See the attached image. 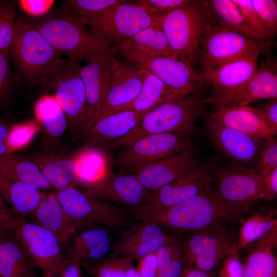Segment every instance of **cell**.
<instances>
[{
	"instance_id": "cell-1",
	"label": "cell",
	"mask_w": 277,
	"mask_h": 277,
	"mask_svg": "<svg viewBox=\"0 0 277 277\" xmlns=\"http://www.w3.org/2000/svg\"><path fill=\"white\" fill-rule=\"evenodd\" d=\"M251 207L229 204L210 186L193 197L175 206L160 210L135 209L132 216L141 221L154 222L174 232L228 228L238 223Z\"/></svg>"
},
{
	"instance_id": "cell-2",
	"label": "cell",
	"mask_w": 277,
	"mask_h": 277,
	"mask_svg": "<svg viewBox=\"0 0 277 277\" xmlns=\"http://www.w3.org/2000/svg\"><path fill=\"white\" fill-rule=\"evenodd\" d=\"M205 103L197 95L181 96L151 109L128 134L110 145L120 148L141 137L157 133H174L186 136L197 132L196 122Z\"/></svg>"
},
{
	"instance_id": "cell-3",
	"label": "cell",
	"mask_w": 277,
	"mask_h": 277,
	"mask_svg": "<svg viewBox=\"0 0 277 277\" xmlns=\"http://www.w3.org/2000/svg\"><path fill=\"white\" fill-rule=\"evenodd\" d=\"M61 56L81 63L93 55L114 52L84 25L57 12L38 20L28 19Z\"/></svg>"
},
{
	"instance_id": "cell-4",
	"label": "cell",
	"mask_w": 277,
	"mask_h": 277,
	"mask_svg": "<svg viewBox=\"0 0 277 277\" xmlns=\"http://www.w3.org/2000/svg\"><path fill=\"white\" fill-rule=\"evenodd\" d=\"M209 19L207 1H192L183 7L157 14L155 20L176 58L192 66Z\"/></svg>"
},
{
	"instance_id": "cell-5",
	"label": "cell",
	"mask_w": 277,
	"mask_h": 277,
	"mask_svg": "<svg viewBox=\"0 0 277 277\" xmlns=\"http://www.w3.org/2000/svg\"><path fill=\"white\" fill-rule=\"evenodd\" d=\"M55 194L68 218L80 230L103 226L126 229L135 224L125 208L82 192L74 186L57 190Z\"/></svg>"
},
{
	"instance_id": "cell-6",
	"label": "cell",
	"mask_w": 277,
	"mask_h": 277,
	"mask_svg": "<svg viewBox=\"0 0 277 277\" xmlns=\"http://www.w3.org/2000/svg\"><path fill=\"white\" fill-rule=\"evenodd\" d=\"M111 48L120 57L138 69L149 71L182 95H197L204 85L192 66L180 60L144 53L127 39Z\"/></svg>"
},
{
	"instance_id": "cell-7",
	"label": "cell",
	"mask_w": 277,
	"mask_h": 277,
	"mask_svg": "<svg viewBox=\"0 0 277 277\" xmlns=\"http://www.w3.org/2000/svg\"><path fill=\"white\" fill-rule=\"evenodd\" d=\"M80 64L59 58L42 73L38 83L53 96L71 121L87 122L86 94L81 74Z\"/></svg>"
},
{
	"instance_id": "cell-8",
	"label": "cell",
	"mask_w": 277,
	"mask_h": 277,
	"mask_svg": "<svg viewBox=\"0 0 277 277\" xmlns=\"http://www.w3.org/2000/svg\"><path fill=\"white\" fill-rule=\"evenodd\" d=\"M253 51L268 52V45L250 38L210 18L204 28L197 54L203 68L222 66Z\"/></svg>"
},
{
	"instance_id": "cell-9",
	"label": "cell",
	"mask_w": 277,
	"mask_h": 277,
	"mask_svg": "<svg viewBox=\"0 0 277 277\" xmlns=\"http://www.w3.org/2000/svg\"><path fill=\"white\" fill-rule=\"evenodd\" d=\"M157 15L136 1L124 0L82 25L112 47L151 25Z\"/></svg>"
},
{
	"instance_id": "cell-10",
	"label": "cell",
	"mask_w": 277,
	"mask_h": 277,
	"mask_svg": "<svg viewBox=\"0 0 277 277\" xmlns=\"http://www.w3.org/2000/svg\"><path fill=\"white\" fill-rule=\"evenodd\" d=\"M9 51L18 74L31 83H38L44 70L60 58L58 53L28 19L16 20Z\"/></svg>"
},
{
	"instance_id": "cell-11",
	"label": "cell",
	"mask_w": 277,
	"mask_h": 277,
	"mask_svg": "<svg viewBox=\"0 0 277 277\" xmlns=\"http://www.w3.org/2000/svg\"><path fill=\"white\" fill-rule=\"evenodd\" d=\"M9 232L44 274L59 275L68 259L52 232L19 215Z\"/></svg>"
},
{
	"instance_id": "cell-12",
	"label": "cell",
	"mask_w": 277,
	"mask_h": 277,
	"mask_svg": "<svg viewBox=\"0 0 277 277\" xmlns=\"http://www.w3.org/2000/svg\"><path fill=\"white\" fill-rule=\"evenodd\" d=\"M210 187L225 202L238 206L251 207L266 201L261 177L253 168L230 163L215 164Z\"/></svg>"
},
{
	"instance_id": "cell-13",
	"label": "cell",
	"mask_w": 277,
	"mask_h": 277,
	"mask_svg": "<svg viewBox=\"0 0 277 277\" xmlns=\"http://www.w3.org/2000/svg\"><path fill=\"white\" fill-rule=\"evenodd\" d=\"M238 233L228 228L189 233L183 243L186 265L206 271H215L227 256L238 252Z\"/></svg>"
},
{
	"instance_id": "cell-14",
	"label": "cell",
	"mask_w": 277,
	"mask_h": 277,
	"mask_svg": "<svg viewBox=\"0 0 277 277\" xmlns=\"http://www.w3.org/2000/svg\"><path fill=\"white\" fill-rule=\"evenodd\" d=\"M192 148L188 136L174 133L151 134L124 147L118 163L122 170L129 171Z\"/></svg>"
},
{
	"instance_id": "cell-15",
	"label": "cell",
	"mask_w": 277,
	"mask_h": 277,
	"mask_svg": "<svg viewBox=\"0 0 277 277\" xmlns=\"http://www.w3.org/2000/svg\"><path fill=\"white\" fill-rule=\"evenodd\" d=\"M215 164L213 160L201 163L177 180L153 191L151 200L136 209H163L193 197L210 186Z\"/></svg>"
},
{
	"instance_id": "cell-16",
	"label": "cell",
	"mask_w": 277,
	"mask_h": 277,
	"mask_svg": "<svg viewBox=\"0 0 277 277\" xmlns=\"http://www.w3.org/2000/svg\"><path fill=\"white\" fill-rule=\"evenodd\" d=\"M205 129L215 148L229 163L248 168L256 165L260 150V139L224 125L209 115Z\"/></svg>"
},
{
	"instance_id": "cell-17",
	"label": "cell",
	"mask_w": 277,
	"mask_h": 277,
	"mask_svg": "<svg viewBox=\"0 0 277 277\" xmlns=\"http://www.w3.org/2000/svg\"><path fill=\"white\" fill-rule=\"evenodd\" d=\"M143 82L142 71L118 55L112 69L108 90L100 113L94 122L125 110L136 98Z\"/></svg>"
},
{
	"instance_id": "cell-18",
	"label": "cell",
	"mask_w": 277,
	"mask_h": 277,
	"mask_svg": "<svg viewBox=\"0 0 277 277\" xmlns=\"http://www.w3.org/2000/svg\"><path fill=\"white\" fill-rule=\"evenodd\" d=\"M87 193L130 210L147 204L153 195V191L147 189L135 175L110 172L88 189Z\"/></svg>"
},
{
	"instance_id": "cell-19",
	"label": "cell",
	"mask_w": 277,
	"mask_h": 277,
	"mask_svg": "<svg viewBox=\"0 0 277 277\" xmlns=\"http://www.w3.org/2000/svg\"><path fill=\"white\" fill-rule=\"evenodd\" d=\"M260 51L248 52L222 66L203 68L199 72L203 85H210V96H222L235 91L247 83L258 72Z\"/></svg>"
},
{
	"instance_id": "cell-20",
	"label": "cell",
	"mask_w": 277,
	"mask_h": 277,
	"mask_svg": "<svg viewBox=\"0 0 277 277\" xmlns=\"http://www.w3.org/2000/svg\"><path fill=\"white\" fill-rule=\"evenodd\" d=\"M201 163L191 148L129 170L148 190L155 191L194 169Z\"/></svg>"
},
{
	"instance_id": "cell-21",
	"label": "cell",
	"mask_w": 277,
	"mask_h": 277,
	"mask_svg": "<svg viewBox=\"0 0 277 277\" xmlns=\"http://www.w3.org/2000/svg\"><path fill=\"white\" fill-rule=\"evenodd\" d=\"M118 55L112 53L92 56L87 64L81 66L80 74L87 99V123L89 127L99 115L108 90L111 71Z\"/></svg>"
},
{
	"instance_id": "cell-22",
	"label": "cell",
	"mask_w": 277,
	"mask_h": 277,
	"mask_svg": "<svg viewBox=\"0 0 277 277\" xmlns=\"http://www.w3.org/2000/svg\"><path fill=\"white\" fill-rule=\"evenodd\" d=\"M264 98H277L276 63L272 57L262 64L256 74L238 89L222 96H209L204 102L215 106H243Z\"/></svg>"
},
{
	"instance_id": "cell-23",
	"label": "cell",
	"mask_w": 277,
	"mask_h": 277,
	"mask_svg": "<svg viewBox=\"0 0 277 277\" xmlns=\"http://www.w3.org/2000/svg\"><path fill=\"white\" fill-rule=\"evenodd\" d=\"M175 236L167 234L161 225L143 221L126 229L113 248L114 253L138 260L153 252Z\"/></svg>"
},
{
	"instance_id": "cell-24",
	"label": "cell",
	"mask_w": 277,
	"mask_h": 277,
	"mask_svg": "<svg viewBox=\"0 0 277 277\" xmlns=\"http://www.w3.org/2000/svg\"><path fill=\"white\" fill-rule=\"evenodd\" d=\"M111 246L108 230L102 227L81 229L71 238L64 249L65 257L86 270L107 256Z\"/></svg>"
},
{
	"instance_id": "cell-25",
	"label": "cell",
	"mask_w": 277,
	"mask_h": 277,
	"mask_svg": "<svg viewBox=\"0 0 277 277\" xmlns=\"http://www.w3.org/2000/svg\"><path fill=\"white\" fill-rule=\"evenodd\" d=\"M209 115L224 125L256 139H265L277 134L265 124L252 107L248 106L216 105Z\"/></svg>"
},
{
	"instance_id": "cell-26",
	"label": "cell",
	"mask_w": 277,
	"mask_h": 277,
	"mask_svg": "<svg viewBox=\"0 0 277 277\" xmlns=\"http://www.w3.org/2000/svg\"><path fill=\"white\" fill-rule=\"evenodd\" d=\"M30 218L56 236L63 252L72 236L80 230L65 213L55 193L45 195Z\"/></svg>"
},
{
	"instance_id": "cell-27",
	"label": "cell",
	"mask_w": 277,
	"mask_h": 277,
	"mask_svg": "<svg viewBox=\"0 0 277 277\" xmlns=\"http://www.w3.org/2000/svg\"><path fill=\"white\" fill-rule=\"evenodd\" d=\"M0 195L13 211L27 218L45 194L29 185L0 175Z\"/></svg>"
},
{
	"instance_id": "cell-28",
	"label": "cell",
	"mask_w": 277,
	"mask_h": 277,
	"mask_svg": "<svg viewBox=\"0 0 277 277\" xmlns=\"http://www.w3.org/2000/svg\"><path fill=\"white\" fill-rule=\"evenodd\" d=\"M36 267L9 232L0 241V277H37Z\"/></svg>"
},
{
	"instance_id": "cell-29",
	"label": "cell",
	"mask_w": 277,
	"mask_h": 277,
	"mask_svg": "<svg viewBox=\"0 0 277 277\" xmlns=\"http://www.w3.org/2000/svg\"><path fill=\"white\" fill-rule=\"evenodd\" d=\"M149 111L126 110L101 118L89 127V133L101 141L118 140L131 131Z\"/></svg>"
},
{
	"instance_id": "cell-30",
	"label": "cell",
	"mask_w": 277,
	"mask_h": 277,
	"mask_svg": "<svg viewBox=\"0 0 277 277\" xmlns=\"http://www.w3.org/2000/svg\"><path fill=\"white\" fill-rule=\"evenodd\" d=\"M0 175L39 190L51 188L39 166L26 159L11 154L0 156Z\"/></svg>"
},
{
	"instance_id": "cell-31",
	"label": "cell",
	"mask_w": 277,
	"mask_h": 277,
	"mask_svg": "<svg viewBox=\"0 0 277 277\" xmlns=\"http://www.w3.org/2000/svg\"><path fill=\"white\" fill-rule=\"evenodd\" d=\"M143 84L135 101L126 110L147 111L154 107L182 95L157 77L144 69Z\"/></svg>"
},
{
	"instance_id": "cell-32",
	"label": "cell",
	"mask_w": 277,
	"mask_h": 277,
	"mask_svg": "<svg viewBox=\"0 0 277 277\" xmlns=\"http://www.w3.org/2000/svg\"><path fill=\"white\" fill-rule=\"evenodd\" d=\"M207 5L213 21L227 26L250 38L262 41L232 0H210L207 1Z\"/></svg>"
},
{
	"instance_id": "cell-33",
	"label": "cell",
	"mask_w": 277,
	"mask_h": 277,
	"mask_svg": "<svg viewBox=\"0 0 277 277\" xmlns=\"http://www.w3.org/2000/svg\"><path fill=\"white\" fill-rule=\"evenodd\" d=\"M127 41L133 48L144 53L177 59L161 27L155 19L151 25Z\"/></svg>"
},
{
	"instance_id": "cell-34",
	"label": "cell",
	"mask_w": 277,
	"mask_h": 277,
	"mask_svg": "<svg viewBox=\"0 0 277 277\" xmlns=\"http://www.w3.org/2000/svg\"><path fill=\"white\" fill-rule=\"evenodd\" d=\"M36 120L50 135H62L67 127V117L52 95H45L39 98L34 107Z\"/></svg>"
},
{
	"instance_id": "cell-35",
	"label": "cell",
	"mask_w": 277,
	"mask_h": 277,
	"mask_svg": "<svg viewBox=\"0 0 277 277\" xmlns=\"http://www.w3.org/2000/svg\"><path fill=\"white\" fill-rule=\"evenodd\" d=\"M274 248L258 243L244 263V277H277V259Z\"/></svg>"
},
{
	"instance_id": "cell-36",
	"label": "cell",
	"mask_w": 277,
	"mask_h": 277,
	"mask_svg": "<svg viewBox=\"0 0 277 277\" xmlns=\"http://www.w3.org/2000/svg\"><path fill=\"white\" fill-rule=\"evenodd\" d=\"M277 220L271 214L256 213L244 221L238 233V251L258 242L274 229Z\"/></svg>"
},
{
	"instance_id": "cell-37",
	"label": "cell",
	"mask_w": 277,
	"mask_h": 277,
	"mask_svg": "<svg viewBox=\"0 0 277 277\" xmlns=\"http://www.w3.org/2000/svg\"><path fill=\"white\" fill-rule=\"evenodd\" d=\"M124 0H68L58 12L82 24Z\"/></svg>"
},
{
	"instance_id": "cell-38",
	"label": "cell",
	"mask_w": 277,
	"mask_h": 277,
	"mask_svg": "<svg viewBox=\"0 0 277 277\" xmlns=\"http://www.w3.org/2000/svg\"><path fill=\"white\" fill-rule=\"evenodd\" d=\"M159 265L158 277H179L185 266L183 243L175 237L155 252Z\"/></svg>"
},
{
	"instance_id": "cell-39",
	"label": "cell",
	"mask_w": 277,
	"mask_h": 277,
	"mask_svg": "<svg viewBox=\"0 0 277 277\" xmlns=\"http://www.w3.org/2000/svg\"><path fill=\"white\" fill-rule=\"evenodd\" d=\"M75 161L78 168L74 183H78L87 190L108 173L103 167L104 163L101 154L96 150H87Z\"/></svg>"
},
{
	"instance_id": "cell-40",
	"label": "cell",
	"mask_w": 277,
	"mask_h": 277,
	"mask_svg": "<svg viewBox=\"0 0 277 277\" xmlns=\"http://www.w3.org/2000/svg\"><path fill=\"white\" fill-rule=\"evenodd\" d=\"M39 168L50 187L60 190L73 186L78 167L75 160L59 159L48 161Z\"/></svg>"
},
{
	"instance_id": "cell-41",
	"label": "cell",
	"mask_w": 277,
	"mask_h": 277,
	"mask_svg": "<svg viewBox=\"0 0 277 277\" xmlns=\"http://www.w3.org/2000/svg\"><path fill=\"white\" fill-rule=\"evenodd\" d=\"M135 261L114 253L94 263L87 270L94 277H126Z\"/></svg>"
},
{
	"instance_id": "cell-42",
	"label": "cell",
	"mask_w": 277,
	"mask_h": 277,
	"mask_svg": "<svg viewBox=\"0 0 277 277\" xmlns=\"http://www.w3.org/2000/svg\"><path fill=\"white\" fill-rule=\"evenodd\" d=\"M15 6L8 1H0V51H9L16 30Z\"/></svg>"
},
{
	"instance_id": "cell-43",
	"label": "cell",
	"mask_w": 277,
	"mask_h": 277,
	"mask_svg": "<svg viewBox=\"0 0 277 277\" xmlns=\"http://www.w3.org/2000/svg\"><path fill=\"white\" fill-rule=\"evenodd\" d=\"M259 157L253 169L260 177L277 168V140L274 136L263 139Z\"/></svg>"
},
{
	"instance_id": "cell-44",
	"label": "cell",
	"mask_w": 277,
	"mask_h": 277,
	"mask_svg": "<svg viewBox=\"0 0 277 277\" xmlns=\"http://www.w3.org/2000/svg\"><path fill=\"white\" fill-rule=\"evenodd\" d=\"M37 130L38 126L34 121L11 126L8 138L10 154L28 145Z\"/></svg>"
},
{
	"instance_id": "cell-45",
	"label": "cell",
	"mask_w": 277,
	"mask_h": 277,
	"mask_svg": "<svg viewBox=\"0 0 277 277\" xmlns=\"http://www.w3.org/2000/svg\"><path fill=\"white\" fill-rule=\"evenodd\" d=\"M249 25L259 36L262 41L272 37L253 8L251 1L232 0Z\"/></svg>"
},
{
	"instance_id": "cell-46",
	"label": "cell",
	"mask_w": 277,
	"mask_h": 277,
	"mask_svg": "<svg viewBox=\"0 0 277 277\" xmlns=\"http://www.w3.org/2000/svg\"><path fill=\"white\" fill-rule=\"evenodd\" d=\"M251 4L273 36L277 29V5L274 0H253Z\"/></svg>"
},
{
	"instance_id": "cell-47",
	"label": "cell",
	"mask_w": 277,
	"mask_h": 277,
	"mask_svg": "<svg viewBox=\"0 0 277 277\" xmlns=\"http://www.w3.org/2000/svg\"><path fill=\"white\" fill-rule=\"evenodd\" d=\"M190 0H141L136 1L137 4L146 7L156 13L162 14L170 12L178 8L186 5Z\"/></svg>"
},
{
	"instance_id": "cell-48",
	"label": "cell",
	"mask_w": 277,
	"mask_h": 277,
	"mask_svg": "<svg viewBox=\"0 0 277 277\" xmlns=\"http://www.w3.org/2000/svg\"><path fill=\"white\" fill-rule=\"evenodd\" d=\"M244 265L238 252L226 257L221 263L218 277H244Z\"/></svg>"
},
{
	"instance_id": "cell-49",
	"label": "cell",
	"mask_w": 277,
	"mask_h": 277,
	"mask_svg": "<svg viewBox=\"0 0 277 277\" xmlns=\"http://www.w3.org/2000/svg\"><path fill=\"white\" fill-rule=\"evenodd\" d=\"M17 3L26 13L33 16H40L47 13L53 5L55 1L19 0Z\"/></svg>"
},
{
	"instance_id": "cell-50",
	"label": "cell",
	"mask_w": 277,
	"mask_h": 277,
	"mask_svg": "<svg viewBox=\"0 0 277 277\" xmlns=\"http://www.w3.org/2000/svg\"><path fill=\"white\" fill-rule=\"evenodd\" d=\"M253 110L273 131L277 133V99L270 100L259 108L252 107Z\"/></svg>"
},
{
	"instance_id": "cell-51",
	"label": "cell",
	"mask_w": 277,
	"mask_h": 277,
	"mask_svg": "<svg viewBox=\"0 0 277 277\" xmlns=\"http://www.w3.org/2000/svg\"><path fill=\"white\" fill-rule=\"evenodd\" d=\"M138 261L135 268L140 277H158L159 265L155 252L149 253Z\"/></svg>"
},
{
	"instance_id": "cell-52",
	"label": "cell",
	"mask_w": 277,
	"mask_h": 277,
	"mask_svg": "<svg viewBox=\"0 0 277 277\" xmlns=\"http://www.w3.org/2000/svg\"><path fill=\"white\" fill-rule=\"evenodd\" d=\"M9 51H0V100L6 95L9 85Z\"/></svg>"
},
{
	"instance_id": "cell-53",
	"label": "cell",
	"mask_w": 277,
	"mask_h": 277,
	"mask_svg": "<svg viewBox=\"0 0 277 277\" xmlns=\"http://www.w3.org/2000/svg\"><path fill=\"white\" fill-rule=\"evenodd\" d=\"M18 214L6 205L0 195V223L10 231L15 226Z\"/></svg>"
},
{
	"instance_id": "cell-54",
	"label": "cell",
	"mask_w": 277,
	"mask_h": 277,
	"mask_svg": "<svg viewBox=\"0 0 277 277\" xmlns=\"http://www.w3.org/2000/svg\"><path fill=\"white\" fill-rule=\"evenodd\" d=\"M265 190L266 201H270L277 194V168L261 177Z\"/></svg>"
},
{
	"instance_id": "cell-55",
	"label": "cell",
	"mask_w": 277,
	"mask_h": 277,
	"mask_svg": "<svg viewBox=\"0 0 277 277\" xmlns=\"http://www.w3.org/2000/svg\"><path fill=\"white\" fill-rule=\"evenodd\" d=\"M59 275L61 277H85L80 265L69 259Z\"/></svg>"
},
{
	"instance_id": "cell-56",
	"label": "cell",
	"mask_w": 277,
	"mask_h": 277,
	"mask_svg": "<svg viewBox=\"0 0 277 277\" xmlns=\"http://www.w3.org/2000/svg\"><path fill=\"white\" fill-rule=\"evenodd\" d=\"M11 126L0 122V156L10 154L8 138Z\"/></svg>"
},
{
	"instance_id": "cell-57",
	"label": "cell",
	"mask_w": 277,
	"mask_h": 277,
	"mask_svg": "<svg viewBox=\"0 0 277 277\" xmlns=\"http://www.w3.org/2000/svg\"><path fill=\"white\" fill-rule=\"evenodd\" d=\"M179 277H216V271H206L185 265Z\"/></svg>"
},
{
	"instance_id": "cell-58",
	"label": "cell",
	"mask_w": 277,
	"mask_h": 277,
	"mask_svg": "<svg viewBox=\"0 0 277 277\" xmlns=\"http://www.w3.org/2000/svg\"><path fill=\"white\" fill-rule=\"evenodd\" d=\"M126 277H140V276L133 265L128 270Z\"/></svg>"
},
{
	"instance_id": "cell-59",
	"label": "cell",
	"mask_w": 277,
	"mask_h": 277,
	"mask_svg": "<svg viewBox=\"0 0 277 277\" xmlns=\"http://www.w3.org/2000/svg\"><path fill=\"white\" fill-rule=\"evenodd\" d=\"M9 233V231L0 223V241L4 238Z\"/></svg>"
},
{
	"instance_id": "cell-60",
	"label": "cell",
	"mask_w": 277,
	"mask_h": 277,
	"mask_svg": "<svg viewBox=\"0 0 277 277\" xmlns=\"http://www.w3.org/2000/svg\"><path fill=\"white\" fill-rule=\"evenodd\" d=\"M43 277H52L51 275L48 274H44Z\"/></svg>"
}]
</instances>
